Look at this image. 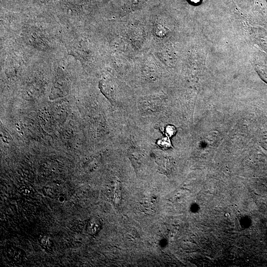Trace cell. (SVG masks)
Instances as JSON below:
<instances>
[{"mask_svg":"<svg viewBox=\"0 0 267 267\" xmlns=\"http://www.w3.org/2000/svg\"><path fill=\"white\" fill-rule=\"evenodd\" d=\"M141 209L144 210L145 213H152L154 208L153 205L151 202L148 201H143L140 203Z\"/></svg>","mask_w":267,"mask_h":267,"instance_id":"cell-1","label":"cell"},{"mask_svg":"<svg viewBox=\"0 0 267 267\" xmlns=\"http://www.w3.org/2000/svg\"><path fill=\"white\" fill-rule=\"evenodd\" d=\"M194 3H197L200 1V0H189Z\"/></svg>","mask_w":267,"mask_h":267,"instance_id":"cell-2","label":"cell"}]
</instances>
